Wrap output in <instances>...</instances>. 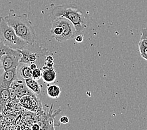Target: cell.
Segmentation results:
<instances>
[{"label":"cell","instance_id":"obj_13","mask_svg":"<svg viewBox=\"0 0 147 130\" xmlns=\"http://www.w3.org/2000/svg\"><path fill=\"white\" fill-rule=\"evenodd\" d=\"M41 78L45 83L48 84L53 83L57 79V73L54 68L43 70V71L42 72Z\"/></svg>","mask_w":147,"mask_h":130},{"label":"cell","instance_id":"obj_12","mask_svg":"<svg viewBox=\"0 0 147 130\" xmlns=\"http://www.w3.org/2000/svg\"><path fill=\"white\" fill-rule=\"evenodd\" d=\"M24 83H25L26 86L31 92L35 94L36 95H40L41 94V86L36 80L33 78L24 79Z\"/></svg>","mask_w":147,"mask_h":130},{"label":"cell","instance_id":"obj_11","mask_svg":"<svg viewBox=\"0 0 147 130\" xmlns=\"http://www.w3.org/2000/svg\"><path fill=\"white\" fill-rule=\"evenodd\" d=\"M10 100L9 88L0 87V112L4 115L6 104Z\"/></svg>","mask_w":147,"mask_h":130},{"label":"cell","instance_id":"obj_2","mask_svg":"<svg viewBox=\"0 0 147 130\" xmlns=\"http://www.w3.org/2000/svg\"><path fill=\"white\" fill-rule=\"evenodd\" d=\"M7 24L11 26L16 34L23 40L29 44L35 43L36 33L33 24L29 20L26 14L17 15L16 14H9L4 17Z\"/></svg>","mask_w":147,"mask_h":130},{"label":"cell","instance_id":"obj_14","mask_svg":"<svg viewBox=\"0 0 147 130\" xmlns=\"http://www.w3.org/2000/svg\"><path fill=\"white\" fill-rule=\"evenodd\" d=\"M61 90L60 87L57 85H51L48 86L47 90V94L48 97L53 99H57L59 98L61 94Z\"/></svg>","mask_w":147,"mask_h":130},{"label":"cell","instance_id":"obj_22","mask_svg":"<svg viewBox=\"0 0 147 130\" xmlns=\"http://www.w3.org/2000/svg\"><path fill=\"white\" fill-rule=\"evenodd\" d=\"M7 127V124L5 121L3 119L0 122V130H6Z\"/></svg>","mask_w":147,"mask_h":130},{"label":"cell","instance_id":"obj_21","mask_svg":"<svg viewBox=\"0 0 147 130\" xmlns=\"http://www.w3.org/2000/svg\"><path fill=\"white\" fill-rule=\"evenodd\" d=\"M84 39V37H83V34H78L76 35V36L75 37V41L77 42V43H82V42L83 41Z\"/></svg>","mask_w":147,"mask_h":130},{"label":"cell","instance_id":"obj_7","mask_svg":"<svg viewBox=\"0 0 147 130\" xmlns=\"http://www.w3.org/2000/svg\"><path fill=\"white\" fill-rule=\"evenodd\" d=\"M22 57L20 50H15L11 53L7 54L0 58L2 62L3 69L4 71L12 69L14 68H18L20 65V60Z\"/></svg>","mask_w":147,"mask_h":130},{"label":"cell","instance_id":"obj_19","mask_svg":"<svg viewBox=\"0 0 147 130\" xmlns=\"http://www.w3.org/2000/svg\"><path fill=\"white\" fill-rule=\"evenodd\" d=\"M41 70H42V69L39 68L33 70L32 78L36 80V81L40 79L41 78V76H42V72H43Z\"/></svg>","mask_w":147,"mask_h":130},{"label":"cell","instance_id":"obj_17","mask_svg":"<svg viewBox=\"0 0 147 130\" xmlns=\"http://www.w3.org/2000/svg\"><path fill=\"white\" fill-rule=\"evenodd\" d=\"M55 65V62H54V58L53 56L51 55L50 54L48 55L47 57L45 58L44 65L42 68V69H47L50 68H53Z\"/></svg>","mask_w":147,"mask_h":130},{"label":"cell","instance_id":"obj_23","mask_svg":"<svg viewBox=\"0 0 147 130\" xmlns=\"http://www.w3.org/2000/svg\"><path fill=\"white\" fill-rule=\"evenodd\" d=\"M40 126L39 124H34L31 126V129L32 130H40Z\"/></svg>","mask_w":147,"mask_h":130},{"label":"cell","instance_id":"obj_24","mask_svg":"<svg viewBox=\"0 0 147 130\" xmlns=\"http://www.w3.org/2000/svg\"><path fill=\"white\" fill-rule=\"evenodd\" d=\"M140 55H141V57L145 59L147 61V50L143 51V53H140Z\"/></svg>","mask_w":147,"mask_h":130},{"label":"cell","instance_id":"obj_27","mask_svg":"<svg viewBox=\"0 0 147 130\" xmlns=\"http://www.w3.org/2000/svg\"><path fill=\"white\" fill-rule=\"evenodd\" d=\"M3 69V65H2V62H1V59H0V69Z\"/></svg>","mask_w":147,"mask_h":130},{"label":"cell","instance_id":"obj_15","mask_svg":"<svg viewBox=\"0 0 147 130\" xmlns=\"http://www.w3.org/2000/svg\"><path fill=\"white\" fill-rule=\"evenodd\" d=\"M19 73L24 79L32 78L33 70L30 68L28 65L23 64V66H21L19 69Z\"/></svg>","mask_w":147,"mask_h":130},{"label":"cell","instance_id":"obj_3","mask_svg":"<svg viewBox=\"0 0 147 130\" xmlns=\"http://www.w3.org/2000/svg\"><path fill=\"white\" fill-rule=\"evenodd\" d=\"M20 51L22 55L20 63L28 65L36 63L38 67L41 69L44 65L45 58L50 54L47 50L42 48L36 43L28 44L22 50H20Z\"/></svg>","mask_w":147,"mask_h":130},{"label":"cell","instance_id":"obj_25","mask_svg":"<svg viewBox=\"0 0 147 130\" xmlns=\"http://www.w3.org/2000/svg\"><path fill=\"white\" fill-rule=\"evenodd\" d=\"M30 67L32 70H34V69H35L38 68L36 63H32V64L30 65Z\"/></svg>","mask_w":147,"mask_h":130},{"label":"cell","instance_id":"obj_1","mask_svg":"<svg viewBox=\"0 0 147 130\" xmlns=\"http://www.w3.org/2000/svg\"><path fill=\"white\" fill-rule=\"evenodd\" d=\"M51 14L53 18L63 17L70 21L75 28L76 35L83 34L90 26L88 14L82 7L75 4L54 6L51 8Z\"/></svg>","mask_w":147,"mask_h":130},{"label":"cell","instance_id":"obj_5","mask_svg":"<svg viewBox=\"0 0 147 130\" xmlns=\"http://www.w3.org/2000/svg\"><path fill=\"white\" fill-rule=\"evenodd\" d=\"M20 106L26 110L35 113H42L43 112L41 101L35 94H26L18 100Z\"/></svg>","mask_w":147,"mask_h":130},{"label":"cell","instance_id":"obj_16","mask_svg":"<svg viewBox=\"0 0 147 130\" xmlns=\"http://www.w3.org/2000/svg\"><path fill=\"white\" fill-rule=\"evenodd\" d=\"M139 50L140 53L147 50V29H143L141 38L138 43Z\"/></svg>","mask_w":147,"mask_h":130},{"label":"cell","instance_id":"obj_26","mask_svg":"<svg viewBox=\"0 0 147 130\" xmlns=\"http://www.w3.org/2000/svg\"><path fill=\"white\" fill-rule=\"evenodd\" d=\"M3 119H4V115L0 112V122H1L2 120H3Z\"/></svg>","mask_w":147,"mask_h":130},{"label":"cell","instance_id":"obj_9","mask_svg":"<svg viewBox=\"0 0 147 130\" xmlns=\"http://www.w3.org/2000/svg\"><path fill=\"white\" fill-rule=\"evenodd\" d=\"M53 104L50 108V111L49 114L44 115L40 121V130H55V117L59 113V111L53 113Z\"/></svg>","mask_w":147,"mask_h":130},{"label":"cell","instance_id":"obj_6","mask_svg":"<svg viewBox=\"0 0 147 130\" xmlns=\"http://www.w3.org/2000/svg\"><path fill=\"white\" fill-rule=\"evenodd\" d=\"M53 21L59 24L63 30V33L60 41H59L60 43L69 39H73L76 36L75 28L70 21H69L68 19L63 17H58L53 18Z\"/></svg>","mask_w":147,"mask_h":130},{"label":"cell","instance_id":"obj_20","mask_svg":"<svg viewBox=\"0 0 147 130\" xmlns=\"http://www.w3.org/2000/svg\"><path fill=\"white\" fill-rule=\"evenodd\" d=\"M59 122L62 124H67L69 122V118L66 116H63L59 118Z\"/></svg>","mask_w":147,"mask_h":130},{"label":"cell","instance_id":"obj_10","mask_svg":"<svg viewBox=\"0 0 147 130\" xmlns=\"http://www.w3.org/2000/svg\"><path fill=\"white\" fill-rule=\"evenodd\" d=\"M10 87L15 91L18 100H19L22 96L26 95V94H34L26 86L25 83H24V81L18 78L14 81V82L12 83V85Z\"/></svg>","mask_w":147,"mask_h":130},{"label":"cell","instance_id":"obj_28","mask_svg":"<svg viewBox=\"0 0 147 130\" xmlns=\"http://www.w3.org/2000/svg\"><path fill=\"white\" fill-rule=\"evenodd\" d=\"M1 43V40H0V43Z\"/></svg>","mask_w":147,"mask_h":130},{"label":"cell","instance_id":"obj_4","mask_svg":"<svg viewBox=\"0 0 147 130\" xmlns=\"http://www.w3.org/2000/svg\"><path fill=\"white\" fill-rule=\"evenodd\" d=\"M0 40L7 46L14 50H22L29 43L19 38L11 26L4 18L0 17Z\"/></svg>","mask_w":147,"mask_h":130},{"label":"cell","instance_id":"obj_8","mask_svg":"<svg viewBox=\"0 0 147 130\" xmlns=\"http://www.w3.org/2000/svg\"><path fill=\"white\" fill-rule=\"evenodd\" d=\"M17 69L18 68H14L4 71L2 75L0 76V87L9 88L14 81L18 78Z\"/></svg>","mask_w":147,"mask_h":130},{"label":"cell","instance_id":"obj_18","mask_svg":"<svg viewBox=\"0 0 147 130\" xmlns=\"http://www.w3.org/2000/svg\"><path fill=\"white\" fill-rule=\"evenodd\" d=\"M15 50H14V49L7 46L3 44L1 42V43H0V58L5 55L11 53L15 51Z\"/></svg>","mask_w":147,"mask_h":130}]
</instances>
